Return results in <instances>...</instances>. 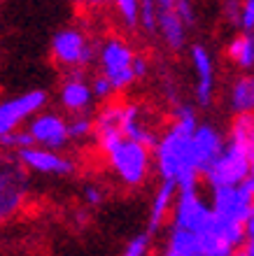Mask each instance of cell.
<instances>
[{
    "instance_id": "cell-1",
    "label": "cell",
    "mask_w": 254,
    "mask_h": 256,
    "mask_svg": "<svg viewBox=\"0 0 254 256\" xmlns=\"http://www.w3.org/2000/svg\"><path fill=\"white\" fill-rule=\"evenodd\" d=\"M198 128L196 112L189 105H180L173 112V124L159 138L152 149L154 168L159 172L161 182H173L177 189H196L198 168L194 161V133Z\"/></svg>"
},
{
    "instance_id": "cell-2",
    "label": "cell",
    "mask_w": 254,
    "mask_h": 256,
    "mask_svg": "<svg viewBox=\"0 0 254 256\" xmlns=\"http://www.w3.org/2000/svg\"><path fill=\"white\" fill-rule=\"evenodd\" d=\"M101 154L105 156L107 168L124 186H140L147 182L149 170L154 166L152 149L135 140H128L126 135H117L105 142H98Z\"/></svg>"
},
{
    "instance_id": "cell-3",
    "label": "cell",
    "mask_w": 254,
    "mask_h": 256,
    "mask_svg": "<svg viewBox=\"0 0 254 256\" xmlns=\"http://www.w3.org/2000/svg\"><path fill=\"white\" fill-rule=\"evenodd\" d=\"M31 194L28 170L17 154H0V224L12 222Z\"/></svg>"
},
{
    "instance_id": "cell-4",
    "label": "cell",
    "mask_w": 254,
    "mask_h": 256,
    "mask_svg": "<svg viewBox=\"0 0 254 256\" xmlns=\"http://www.w3.org/2000/svg\"><path fill=\"white\" fill-rule=\"evenodd\" d=\"M52 58L63 70H84L98 61V44L82 28L66 26L52 38Z\"/></svg>"
},
{
    "instance_id": "cell-5",
    "label": "cell",
    "mask_w": 254,
    "mask_h": 256,
    "mask_svg": "<svg viewBox=\"0 0 254 256\" xmlns=\"http://www.w3.org/2000/svg\"><path fill=\"white\" fill-rule=\"evenodd\" d=\"M135 49L128 44L124 38L110 35L98 44V68L101 74H105L114 91H126L135 80L133 61H135Z\"/></svg>"
},
{
    "instance_id": "cell-6",
    "label": "cell",
    "mask_w": 254,
    "mask_h": 256,
    "mask_svg": "<svg viewBox=\"0 0 254 256\" xmlns=\"http://www.w3.org/2000/svg\"><path fill=\"white\" fill-rule=\"evenodd\" d=\"M249 172H252V156L238 144L228 142L219 158L203 172V177L212 189H217V186H238L247 180Z\"/></svg>"
},
{
    "instance_id": "cell-7",
    "label": "cell",
    "mask_w": 254,
    "mask_h": 256,
    "mask_svg": "<svg viewBox=\"0 0 254 256\" xmlns=\"http://www.w3.org/2000/svg\"><path fill=\"white\" fill-rule=\"evenodd\" d=\"M45 105H47V91H42V88H33V91L3 100L0 102V138L19 130L35 114H40Z\"/></svg>"
},
{
    "instance_id": "cell-8",
    "label": "cell",
    "mask_w": 254,
    "mask_h": 256,
    "mask_svg": "<svg viewBox=\"0 0 254 256\" xmlns=\"http://www.w3.org/2000/svg\"><path fill=\"white\" fill-rule=\"evenodd\" d=\"M214 219L212 205H207L196 189H180L177 200L173 208V226L175 228H187L201 236L203 230L210 228Z\"/></svg>"
},
{
    "instance_id": "cell-9",
    "label": "cell",
    "mask_w": 254,
    "mask_h": 256,
    "mask_svg": "<svg viewBox=\"0 0 254 256\" xmlns=\"http://www.w3.org/2000/svg\"><path fill=\"white\" fill-rule=\"evenodd\" d=\"M254 210V194L245 186H217L212 189V212L221 219L245 224Z\"/></svg>"
},
{
    "instance_id": "cell-10",
    "label": "cell",
    "mask_w": 254,
    "mask_h": 256,
    "mask_svg": "<svg viewBox=\"0 0 254 256\" xmlns=\"http://www.w3.org/2000/svg\"><path fill=\"white\" fill-rule=\"evenodd\" d=\"M28 133L33 138L35 147H45V149H61L70 142V130H68V119L59 112H45L35 114L31 122L26 124Z\"/></svg>"
},
{
    "instance_id": "cell-11",
    "label": "cell",
    "mask_w": 254,
    "mask_h": 256,
    "mask_svg": "<svg viewBox=\"0 0 254 256\" xmlns=\"http://www.w3.org/2000/svg\"><path fill=\"white\" fill-rule=\"evenodd\" d=\"M19 161L24 163V168L28 172H38V175H49V177H68L75 172V161L70 156H63L56 149H45V147H26L21 149Z\"/></svg>"
},
{
    "instance_id": "cell-12",
    "label": "cell",
    "mask_w": 254,
    "mask_h": 256,
    "mask_svg": "<svg viewBox=\"0 0 254 256\" xmlns=\"http://www.w3.org/2000/svg\"><path fill=\"white\" fill-rule=\"evenodd\" d=\"M121 133L128 140H135L145 144V147L154 149L161 135L156 133V122H154L152 112L147 108H142L138 102H124L121 108Z\"/></svg>"
},
{
    "instance_id": "cell-13",
    "label": "cell",
    "mask_w": 254,
    "mask_h": 256,
    "mask_svg": "<svg viewBox=\"0 0 254 256\" xmlns=\"http://www.w3.org/2000/svg\"><path fill=\"white\" fill-rule=\"evenodd\" d=\"M94 100V91H91V84L84 80V70H68L66 80L61 82L59 88L61 108L70 114H89Z\"/></svg>"
},
{
    "instance_id": "cell-14",
    "label": "cell",
    "mask_w": 254,
    "mask_h": 256,
    "mask_svg": "<svg viewBox=\"0 0 254 256\" xmlns=\"http://www.w3.org/2000/svg\"><path fill=\"white\" fill-rule=\"evenodd\" d=\"M191 147H194V161H196V168L198 172H205L210 166H212L219 154L224 152V138L219 135L217 128H212L210 124H198L194 133V140H191Z\"/></svg>"
},
{
    "instance_id": "cell-15",
    "label": "cell",
    "mask_w": 254,
    "mask_h": 256,
    "mask_svg": "<svg viewBox=\"0 0 254 256\" xmlns=\"http://www.w3.org/2000/svg\"><path fill=\"white\" fill-rule=\"evenodd\" d=\"M191 66L196 72V100L201 105H210L214 94V66L212 56L207 54L203 44L191 47Z\"/></svg>"
},
{
    "instance_id": "cell-16",
    "label": "cell",
    "mask_w": 254,
    "mask_h": 256,
    "mask_svg": "<svg viewBox=\"0 0 254 256\" xmlns=\"http://www.w3.org/2000/svg\"><path fill=\"white\" fill-rule=\"evenodd\" d=\"M187 24L180 19V14L170 10H159V28L156 33L161 35V40L170 52H180L187 44Z\"/></svg>"
},
{
    "instance_id": "cell-17",
    "label": "cell",
    "mask_w": 254,
    "mask_h": 256,
    "mask_svg": "<svg viewBox=\"0 0 254 256\" xmlns=\"http://www.w3.org/2000/svg\"><path fill=\"white\" fill-rule=\"evenodd\" d=\"M177 184L173 182H161L156 194L152 198V205H149V230H156L161 224L166 222L168 214H173L175 200H177Z\"/></svg>"
},
{
    "instance_id": "cell-18",
    "label": "cell",
    "mask_w": 254,
    "mask_h": 256,
    "mask_svg": "<svg viewBox=\"0 0 254 256\" xmlns=\"http://www.w3.org/2000/svg\"><path fill=\"white\" fill-rule=\"evenodd\" d=\"M166 250L177 252L182 256H203V240L198 233L187 228H170L168 236V247Z\"/></svg>"
},
{
    "instance_id": "cell-19",
    "label": "cell",
    "mask_w": 254,
    "mask_h": 256,
    "mask_svg": "<svg viewBox=\"0 0 254 256\" xmlns=\"http://www.w3.org/2000/svg\"><path fill=\"white\" fill-rule=\"evenodd\" d=\"M228 142H233L240 149H245L249 156H254V112H242L235 116L231 124Z\"/></svg>"
},
{
    "instance_id": "cell-20",
    "label": "cell",
    "mask_w": 254,
    "mask_h": 256,
    "mask_svg": "<svg viewBox=\"0 0 254 256\" xmlns=\"http://www.w3.org/2000/svg\"><path fill=\"white\" fill-rule=\"evenodd\" d=\"M231 108L235 114L254 112V74H245L231 88Z\"/></svg>"
},
{
    "instance_id": "cell-21",
    "label": "cell",
    "mask_w": 254,
    "mask_h": 256,
    "mask_svg": "<svg viewBox=\"0 0 254 256\" xmlns=\"http://www.w3.org/2000/svg\"><path fill=\"white\" fill-rule=\"evenodd\" d=\"M226 54L238 68H245V70L254 68V33H245L233 38L228 42Z\"/></svg>"
},
{
    "instance_id": "cell-22",
    "label": "cell",
    "mask_w": 254,
    "mask_h": 256,
    "mask_svg": "<svg viewBox=\"0 0 254 256\" xmlns=\"http://www.w3.org/2000/svg\"><path fill=\"white\" fill-rule=\"evenodd\" d=\"M117 10V16L126 28H138L140 26V10L142 0H114L112 2Z\"/></svg>"
},
{
    "instance_id": "cell-23",
    "label": "cell",
    "mask_w": 254,
    "mask_h": 256,
    "mask_svg": "<svg viewBox=\"0 0 254 256\" xmlns=\"http://www.w3.org/2000/svg\"><path fill=\"white\" fill-rule=\"evenodd\" d=\"M26 147H35L33 138L28 133V128H19V130H14V133H7L0 138V149L3 152H14V154H19L21 149Z\"/></svg>"
},
{
    "instance_id": "cell-24",
    "label": "cell",
    "mask_w": 254,
    "mask_h": 256,
    "mask_svg": "<svg viewBox=\"0 0 254 256\" xmlns=\"http://www.w3.org/2000/svg\"><path fill=\"white\" fill-rule=\"evenodd\" d=\"M68 130H70V140L82 142L87 140L89 135H94L96 124L89 114H73V119L68 122Z\"/></svg>"
},
{
    "instance_id": "cell-25",
    "label": "cell",
    "mask_w": 254,
    "mask_h": 256,
    "mask_svg": "<svg viewBox=\"0 0 254 256\" xmlns=\"http://www.w3.org/2000/svg\"><path fill=\"white\" fill-rule=\"evenodd\" d=\"M159 10L156 0H142V10H140V28L147 33H156L159 28Z\"/></svg>"
},
{
    "instance_id": "cell-26",
    "label": "cell",
    "mask_w": 254,
    "mask_h": 256,
    "mask_svg": "<svg viewBox=\"0 0 254 256\" xmlns=\"http://www.w3.org/2000/svg\"><path fill=\"white\" fill-rule=\"evenodd\" d=\"M91 91H94V98H96V100H103V102H110V98L117 94V91H114V86L110 84V80H107L105 74H96L94 80H91Z\"/></svg>"
},
{
    "instance_id": "cell-27",
    "label": "cell",
    "mask_w": 254,
    "mask_h": 256,
    "mask_svg": "<svg viewBox=\"0 0 254 256\" xmlns=\"http://www.w3.org/2000/svg\"><path fill=\"white\" fill-rule=\"evenodd\" d=\"M149 233H138L131 242L124 247L121 256H149Z\"/></svg>"
},
{
    "instance_id": "cell-28",
    "label": "cell",
    "mask_w": 254,
    "mask_h": 256,
    "mask_svg": "<svg viewBox=\"0 0 254 256\" xmlns=\"http://www.w3.org/2000/svg\"><path fill=\"white\" fill-rule=\"evenodd\" d=\"M82 198H84L87 205L98 208V205H103V200H105V191H103L98 184H84V189H82Z\"/></svg>"
},
{
    "instance_id": "cell-29",
    "label": "cell",
    "mask_w": 254,
    "mask_h": 256,
    "mask_svg": "<svg viewBox=\"0 0 254 256\" xmlns=\"http://www.w3.org/2000/svg\"><path fill=\"white\" fill-rule=\"evenodd\" d=\"M173 10H175L177 14H180V19L184 21L187 26H194L196 14H194V7H191V2H189V0H175Z\"/></svg>"
},
{
    "instance_id": "cell-30",
    "label": "cell",
    "mask_w": 254,
    "mask_h": 256,
    "mask_svg": "<svg viewBox=\"0 0 254 256\" xmlns=\"http://www.w3.org/2000/svg\"><path fill=\"white\" fill-rule=\"evenodd\" d=\"M240 26L245 28V33H252L254 30V0H242Z\"/></svg>"
},
{
    "instance_id": "cell-31",
    "label": "cell",
    "mask_w": 254,
    "mask_h": 256,
    "mask_svg": "<svg viewBox=\"0 0 254 256\" xmlns=\"http://www.w3.org/2000/svg\"><path fill=\"white\" fill-rule=\"evenodd\" d=\"M224 14H226V19L231 21V24H240L242 2H238V0H226V5H224Z\"/></svg>"
},
{
    "instance_id": "cell-32",
    "label": "cell",
    "mask_w": 254,
    "mask_h": 256,
    "mask_svg": "<svg viewBox=\"0 0 254 256\" xmlns=\"http://www.w3.org/2000/svg\"><path fill=\"white\" fill-rule=\"evenodd\" d=\"M133 72H135V80H145L149 74V61L145 58L142 54L135 56V61H133Z\"/></svg>"
},
{
    "instance_id": "cell-33",
    "label": "cell",
    "mask_w": 254,
    "mask_h": 256,
    "mask_svg": "<svg viewBox=\"0 0 254 256\" xmlns=\"http://www.w3.org/2000/svg\"><path fill=\"white\" fill-rule=\"evenodd\" d=\"M245 236H247V242L254 244V210H252V214H249V219L245 222Z\"/></svg>"
},
{
    "instance_id": "cell-34",
    "label": "cell",
    "mask_w": 254,
    "mask_h": 256,
    "mask_svg": "<svg viewBox=\"0 0 254 256\" xmlns=\"http://www.w3.org/2000/svg\"><path fill=\"white\" fill-rule=\"evenodd\" d=\"M75 2H82V5H94V7H101V5H110L114 0H75Z\"/></svg>"
},
{
    "instance_id": "cell-35",
    "label": "cell",
    "mask_w": 254,
    "mask_h": 256,
    "mask_svg": "<svg viewBox=\"0 0 254 256\" xmlns=\"http://www.w3.org/2000/svg\"><path fill=\"white\" fill-rule=\"evenodd\" d=\"M156 5H159L161 10H170V7L175 5V0H156Z\"/></svg>"
},
{
    "instance_id": "cell-36",
    "label": "cell",
    "mask_w": 254,
    "mask_h": 256,
    "mask_svg": "<svg viewBox=\"0 0 254 256\" xmlns=\"http://www.w3.org/2000/svg\"><path fill=\"white\" fill-rule=\"evenodd\" d=\"M240 256H254V244L252 242L245 244V247H242V252H240Z\"/></svg>"
},
{
    "instance_id": "cell-37",
    "label": "cell",
    "mask_w": 254,
    "mask_h": 256,
    "mask_svg": "<svg viewBox=\"0 0 254 256\" xmlns=\"http://www.w3.org/2000/svg\"><path fill=\"white\" fill-rule=\"evenodd\" d=\"M163 256H182V254H177V252H170V250H166V254Z\"/></svg>"
},
{
    "instance_id": "cell-38",
    "label": "cell",
    "mask_w": 254,
    "mask_h": 256,
    "mask_svg": "<svg viewBox=\"0 0 254 256\" xmlns=\"http://www.w3.org/2000/svg\"><path fill=\"white\" fill-rule=\"evenodd\" d=\"M249 175H252V177H254V156H252V172H249Z\"/></svg>"
},
{
    "instance_id": "cell-39",
    "label": "cell",
    "mask_w": 254,
    "mask_h": 256,
    "mask_svg": "<svg viewBox=\"0 0 254 256\" xmlns=\"http://www.w3.org/2000/svg\"><path fill=\"white\" fill-rule=\"evenodd\" d=\"M0 54H3V49H0Z\"/></svg>"
},
{
    "instance_id": "cell-40",
    "label": "cell",
    "mask_w": 254,
    "mask_h": 256,
    "mask_svg": "<svg viewBox=\"0 0 254 256\" xmlns=\"http://www.w3.org/2000/svg\"><path fill=\"white\" fill-rule=\"evenodd\" d=\"M235 256H240V254H235Z\"/></svg>"
}]
</instances>
